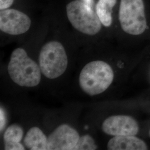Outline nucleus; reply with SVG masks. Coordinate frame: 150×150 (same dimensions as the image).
Returning <instances> with one entry per match:
<instances>
[{"label":"nucleus","mask_w":150,"mask_h":150,"mask_svg":"<svg viewBox=\"0 0 150 150\" xmlns=\"http://www.w3.org/2000/svg\"><path fill=\"white\" fill-rule=\"evenodd\" d=\"M24 134L21 126L13 123L8 126L3 134L4 149L6 150H24V145L21 143Z\"/></svg>","instance_id":"obj_10"},{"label":"nucleus","mask_w":150,"mask_h":150,"mask_svg":"<svg viewBox=\"0 0 150 150\" xmlns=\"http://www.w3.org/2000/svg\"><path fill=\"white\" fill-rule=\"evenodd\" d=\"M31 17L25 11L15 7L0 10V31L13 36L22 35L32 26Z\"/></svg>","instance_id":"obj_6"},{"label":"nucleus","mask_w":150,"mask_h":150,"mask_svg":"<svg viewBox=\"0 0 150 150\" xmlns=\"http://www.w3.org/2000/svg\"><path fill=\"white\" fill-rule=\"evenodd\" d=\"M8 74L12 81L18 86L33 87L41 80L42 72L25 48L17 47L12 52L7 66Z\"/></svg>","instance_id":"obj_1"},{"label":"nucleus","mask_w":150,"mask_h":150,"mask_svg":"<svg viewBox=\"0 0 150 150\" xmlns=\"http://www.w3.org/2000/svg\"><path fill=\"white\" fill-rule=\"evenodd\" d=\"M144 0H120L118 19L121 29L129 35L142 34L147 28Z\"/></svg>","instance_id":"obj_5"},{"label":"nucleus","mask_w":150,"mask_h":150,"mask_svg":"<svg viewBox=\"0 0 150 150\" xmlns=\"http://www.w3.org/2000/svg\"><path fill=\"white\" fill-rule=\"evenodd\" d=\"M102 129L105 134L113 136H135L139 132V126L131 116L114 115L103 122Z\"/></svg>","instance_id":"obj_8"},{"label":"nucleus","mask_w":150,"mask_h":150,"mask_svg":"<svg viewBox=\"0 0 150 150\" xmlns=\"http://www.w3.org/2000/svg\"><path fill=\"white\" fill-rule=\"evenodd\" d=\"M23 144L28 150H47V137L41 129L33 126L28 130Z\"/></svg>","instance_id":"obj_11"},{"label":"nucleus","mask_w":150,"mask_h":150,"mask_svg":"<svg viewBox=\"0 0 150 150\" xmlns=\"http://www.w3.org/2000/svg\"><path fill=\"white\" fill-rule=\"evenodd\" d=\"M117 0H97L95 11L103 27H111L113 21V9Z\"/></svg>","instance_id":"obj_12"},{"label":"nucleus","mask_w":150,"mask_h":150,"mask_svg":"<svg viewBox=\"0 0 150 150\" xmlns=\"http://www.w3.org/2000/svg\"><path fill=\"white\" fill-rule=\"evenodd\" d=\"M98 148L95 139L90 134L80 136L74 150H95Z\"/></svg>","instance_id":"obj_13"},{"label":"nucleus","mask_w":150,"mask_h":150,"mask_svg":"<svg viewBox=\"0 0 150 150\" xmlns=\"http://www.w3.org/2000/svg\"><path fill=\"white\" fill-rule=\"evenodd\" d=\"M84 2H85L87 4H88V5L92 6L93 7L95 6V1L94 0H82Z\"/></svg>","instance_id":"obj_16"},{"label":"nucleus","mask_w":150,"mask_h":150,"mask_svg":"<svg viewBox=\"0 0 150 150\" xmlns=\"http://www.w3.org/2000/svg\"><path fill=\"white\" fill-rule=\"evenodd\" d=\"M114 80L112 68L107 62L95 60L82 68L79 77L81 89L86 94L93 96L101 94L109 88Z\"/></svg>","instance_id":"obj_3"},{"label":"nucleus","mask_w":150,"mask_h":150,"mask_svg":"<svg viewBox=\"0 0 150 150\" xmlns=\"http://www.w3.org/2000/svg\"><path fill=\"white\" fill-rule=\"evenodd\" d=\"M109 150H147L148 147L142 139L135 136H113L107 144Z\"/></svg>","instance_id":"obj_9"},{"label":"nucleus","mask_w":150,"mask_h":150,"mask_svg":"<svg viewBox=\"0 0 150 150\" xmlns=\"http://www.w3.org/2000/svg\"><path fill=\"white\" fill-rule=\"evenodd\" d=\"M68 64V56L61 42L51 40L43 44L38 54V64L44 76L57 79L64 74Z\"/></svg>","instance_id":"obj_4"},{"label":"nucleus","mask_w":150,"mask_h":150,"mask_svg":"<svg viewBox=\"0 0 150 150\" xmlns=\"http://www.w3.org/2000/svg\"><path fill=\"white\" fill-rule=\"evenodd\" d=\"M7 123V113L4 108L1 106L0 108V130L1 132L5 128Z\"/></svg>","instance_id":"obj_14"},{"label":"nucleus","mask_w":150,"mask_h":150,"mask_svg":"<svg viewBox=\"0 0 150 150\" xmlns=\"http://www.w3.org/2000/svg\"><path fill=\"white\" fill-rule=\"evenodd\" d=\"M16 0H0V10L13 7Z\"/></svg>","instance_id":"obj_15"},{"label":"nucleus","mask_w":150,"mask_h":150,"mask_svg":"<svg viewBox=\"0 0 150 150\" xmlns=\"http://www.w3.org/2000/svg\"><path fill=\"white\" fill-rule=\"evenodd\" d=\"M80 136L68 124L60 125L47 137V150H74Z\"/></svg>","instance_id":"obj_7"},{"label":"nucleus","mask_w":150,"mask_h":150,"mask_svg":"<svg viewBox=\"0 0 150 150\" xmlns=\"http://www.w3.org/2000/svg\"><path fill=\"white\" fill-rule=\"evenodd\" d=\"M149 134H150V131H149Z\"/></svg>","instance_id":"obj_17"},{"label":"nucleus","mask_w":150,"mask_h":150,"mask_svg":"<svg viewBox=\"0 0 150 150\" xmlns=\"http://www.w3.org/2000/svg\"><path fill=\"white\" fill-rule=\"evenodd\" d=\"M66 17L76 31L86 36H95L102 30V23L94 7L82 0H70L64 7Z\"/></svg>","instance_id":"obj_2"}]
</instances>
